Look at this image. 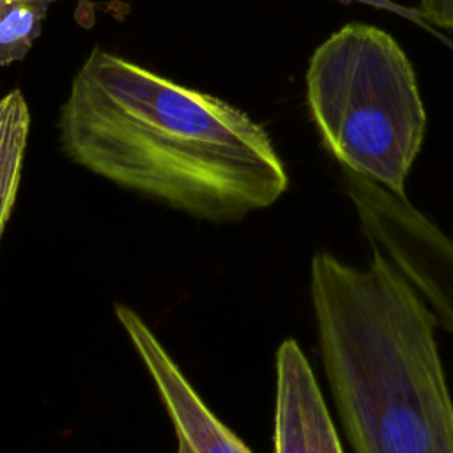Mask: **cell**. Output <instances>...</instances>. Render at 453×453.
Wrapping results in <instances>:
<instances>
[{
	"label": "cell",
	"mask_w": 453,
	"mask_h": 453,
	"mask_svg": "<svg viewBox=\"0 0 453 453\" xmlns=\"http://www.w3.org/2000/svg\"><path fill=\"white\" fill-rule=\"evenodd\" d=\"M58 138L88 172L205 221H237L288 188L246 111L99 46L71 80Z\"/></svg>",
	"instance_id": "cell-1"
},
{
	"label": "cell",
	"mask_w": 453,
	"mask_h": 453,
	"mask_svg": "<svg viewBox=\"0 0 453 453\" xmlns=\"http://www.w3.org/2000/svg\"><path fill=\"white\" fill-rule=\"evenodd\" d=\"M310 294L324 372L356 453H453V400L430 306L377 248L319 251Z\"/></svg>",
	"instance_id": "cell-2"
},
{
	"label": "cell",
	"mask_w": 453,
	"mask_h": 453,
	"mask_svg": "<svg viewBox=\"0 0 453 453\" xmlns=\"http://www.w3.org/2000/svg\"><path fill=\"white\" fill-rule=\"evenodd\" d=\"M306 103L343 170L405 195L426 111L414 67L388 32L354 21L331 34L310 57Z\"/></svg>",
	"instance_id": "cell-3"
},
{
	"label": "cell",
	"mask_w": 453,
	"mask_h": 453,
	"mask_svg": "<svg viewBox=\"0 0 453 453\" xmlns=\"http://www.w3.org/2000/svg\"><path fill=\"white\" fill-rule=\"evenodd\" d=\"M345 189L370 248L382 251L453 334V237L398 195L343 170Z\"/></svg>",
	"instance_id": "cell-4"
},
{
	"label": "cell",
	"mask_w": 453,
	"mask_h": 453,
	"mask_svg": "<svg viewBox=\"0 0 453 453\" xmlns=\"http://www.w3.org/2000/svg\"><path fill=\"white\" fill-rule=\"evenodd\" d=\"M115 317L168 412L177 439V453H251L237 434L205 405L147 322L126 304H115Z\"/></svg>",
	"instance_id": "cell-5"
},
{
	"label": "cell",
	"mask_w": 453,
	"mask_h": 453,
	"mask_svg": "<svg viewBox=\"0 0 453 453\" xmlns=\"http://www.w3.org/2000/svg\"><path fill=\"white\" fill-rule=\"evenodd\" d=\"M274 453H343L315 373L299 343L276 350Z\"/></svg>",
	"instance_id": "cell-6"
},
{
	"label": "cell",
	"mask_w": 453,
	"mask_h": 453,
	"mask_svg": "<svg viewBox=\"0 0 453 453\" xmlns=\"http://www.w3.org/2000/svg\"><path fill=\"white\" fill-rule=\"evenodd\" d=\"M28 133V103L14 88L0 97V241L18 196Z\"/></svg>",
	"instance_id": "cell-7"
},
{
	"label": "cell",
	"mask_w": 453,
	"mask_h": 453,
	"mask_svg": "<svg viewBox=\"0 0 453 453\" xmlns=\"http://www.w3.org/2000/svg\"><path fill=\"white\" fill-rule=\"evenodd\" d=\"M50 2L0 0V67L23 60L42 32Z\"/></svg>",
	"instance_id": "cell-8"
},
{
	"label": "cell",
	"mask_w": 453,
	"mask_h": 453,
	"mask_svg": "<svg viewBox=\"0 0 453 453\" xmlns=\"http://www.w3.org/2000/svg\"><path fill=\"white\" fill-rule=\"evenodd\" d=\"M419 16L430 25L453 28V0H419Z\"/></svg>",
	"instance_id": "cell-9"
},
{
	"label": "cell",
	"mask_w": 453,
	"mask_h": 453,
	"mask_svg": "<svg viewBox=\"0 0 453 453\" xmlns=\"http://www.w3.org/2000/svg\"><path fill=\"white\" fill-rule=\"evenodd\" d=\"M46 2H50V4H51V2H55V0H46Z\"/></svg>",
	"instance_id": "cell-10"
}]
</instances>
